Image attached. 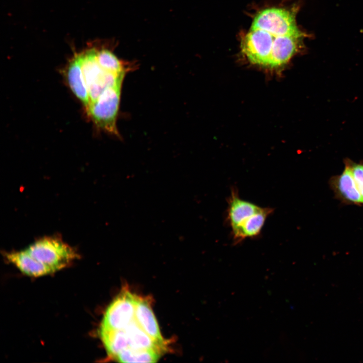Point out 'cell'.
<instances>
[{
    "instance_id": "obj_1",
    "label": "cell",
    "mask_w": 363,
    "mask_h": 363,
    "mask_svg": "<svg viewBox=\"0 0 363 363\" xmlns=\"http://www.w3.org/2000/svg\"><path fill=\"white\" fill-rule=\"evenodd\" d=\"M296 12L295 8L272 7L255 15L241 43L251 63L279 69L298 51L306 34L297 25Z\"/></svg>"
},
{
    "instance_id": "obj_2",
    "label": "cell",
    "mask_w": 363,
    "mask_h": 363,
    "mask_svg": "<svg viewBox=\"0 0 363 363\" xmlns=\"http://www.w3.org/2000/svg\"><path fill=\"white\" fill-rule=\"evenodd\" d=\"M78 54L88 91L90 104L94 102L107 88L122 84L126 74H115L102 68L97 60L96 48H88Z\"/></svg>"
},
{
    "instance_id": "obj_3",
    "label": "cell",
    "mask_w": 363,
    "mask_h": 363,
    "mask_svg": "<svg viewBox=\"0 0 363 363\" xmlns=\"http://www.w3.org/2000/svg\"><path fill=\"white\" fill-rule=\"evenodd\" d=\"M25 250L33 258L53 272L62 270L79 257L73 248L57 236H45L30 245Z\"/></svg>"
},
{
    "instance_id": "obj_4",
    "label": "cell",
    "mask_w": 363,
    "mask_h": 363,
    "mask_svg": "<svg viewBox=\"0 0 363 363\" xmlns=\"http://www.w3.org/2000/svg\"><path fill=\"white\" fill-rule=\"evenodd\" d=\"M122 84L107 88L86 109L94 124L101 130L119 137L116 126Z\"/></svg>"
},
{
    "instance_id": "obj_5",
    "label": "cell",
    "mask_w": 363,
    "mask_h": 363,
    "mask_svg": "<svg viewBox=\"0 0 363 363\" xmlns=\"http://www.w3.org/2000/svg\"><path fill=\"white\" fill-rule=\"evenodd\" d=\"M137 297L128 290L122 291L107 308L101 326L124 330L135 319Z\"/></svg>"
},
{
    "instance_id": "obj_6",
    "label": "cell",
    "mask_w": 363,
    "mask_h": 363,
    "mask_svg": "<svg viewBox=\"0 0 363 363\" xmlns=\"http://www.w3.org/2000/svg\"><path fill=\"white\" fill-rule=\"evenodd\" d=\"M344 161L345 167L343 172L332 176L329 180V185L335 197L342 203L362 206L363 198L353 178L347 158Z\"/></svg>"
},
{
    "instance_id": "obj_7",
    "label": "cell",
    "mask_w": 363,
    "mask_h": 363,
    "mask_svg": "<svg viewBox=\"0 0 363 363\" xmlns=\"http://www.w3.org/2000/svg\"><path fill=\"white\" fill-rule=\"evenodd\" d=\"M228 204L227 221L231 231L236 229L261 208L252 202L241 199L235 190H231Z\"/></svg>"
},
{
    "instance_id": "obj_8",
    "label": "cell",
    "mask_w": 363,
    "mask_h": 363,
    "mask_svg": "<svg viewBox=\"0 0 363 363\" xmlns=\"http://www.w3.org/2000/svg\"><path fill=\"white\" fill-rule=\"evenodd\" d=\"M66 76L71 89L86 109L90 104V100L78 53L69 61Z\"/></svg>"
},
{
    "instance_id": "obj_9",
    "label": "cell",
    "mask_w": 363,
    "mask_h": 363,
    "mask_svg": "<svg viewBox=\"0 0 363 363\" xmlns=\"http://www.w3.org/2000/svg\"><path fill=\"white\" fill-rule=\"evenodd\" d=\"M6 259L22 273L32 277H39L54 273L49 268L33 258L25 250L5 254Z\"/></svg>"
},
{
    "instance_id": "obj_10",
    "label": "cell",
    "mask_w": 363,
    "mask_h": 363,
    "mask_svg": "<svg viewBox=\"0 0 363 363\" xmlns=\"http://www.w3.org/2000/svg\"><path fill=\"white\" fill-rule=\"evenodd\" d=\"M271 208L261 207L248 218L235 230L232 231L234 242H240L247 238H254L261 233L269 215L272 212Z\"/></svg>"
},
{
    "instance_id": "obj_11",
    "label": "cell",
    "mask_w": 363,
    "mask_h": 363,
    "mask_svg": "<svg viewBox=\"0 0 363 363\" xmlns=\"http://www.w3.org/2000/svg\"><path fill=\"white\" fill-rule=\"evenodd\" d=\"M135 320L149 335L163 344V338L149 302L138 297L136 301Z\"/></svg>"
},
{
    "instance_id": "obj_12",
    "label": "cell",
    "mask_w": 363,
    "mask_h": 363,
    "mask_svg": "<svg viewBox=\"0 0 363 363\" xmlns=\"http://www.w3.org/2000/svg\"><path fill=\"white\" fill-rule=\"evenodd\" d=\"M99 335L108 354L113 358L130 347L125 330H114L100 326Z\"/></svg>"
},
{
    "instance_id": "obj_13",
    "label": "cell",
    "mask_w": 363,
    "mask_h": 363,
    "mask_svg": "<svg viewBox=\"0 0 363 363\" xmlns=\"http://www.w3.org/2000/svg\"><path fill=\"white\" fill-rule=\"evenodd\" d=\"M124 330L128 335L130 347L160 351L163 347V343L149 335L135 319Z\"/></svg>"
},
{
    "instance_id": "obj_14",
    "label": "cell",
    "mask_w": 363,
    "mask_h": 363,
    "mask_svg": "<svg viewBox=\"0 0 363 363\" xmlns=\"http://www.w3.org/2000/svg\"><path fill=\"white\" fill-rule=\"evenodd\" d=\"M97 60L105 70L119 74H126L134 68V65L119 59L107 48H96Z\"/></svg>"
},
{
    "instance_id": "obj_15",
    "label": "cell",
    "mask_w": 363,
    "mask_h": 363,
    "mask_svg": "<svg viewBox=\"0 0 363 363\" xmlns=\"http://www.w3.org/2000/svg\"><path fill=\"white\" fill-rule=\"evenodd\" d=\"M159 355V351L155 349L129 347L118 353L114 359L120 362H156Z\"/></svg>"
},
{
    "instance_id": "obj_16",
    "label": "cell",
    "mask_w": 363,
    "mask_h": 363,
    "mask_svg": "<svg viewBox=\"0 0 363 363\" xmlns=\"http://www.w3.org/2000/svg\"><path fill=\"white\" fill-rule=\"evenodd\" d=\"M347 159L357 188L363 198V163H357Z\"/></svg>"
}]
</instances>
